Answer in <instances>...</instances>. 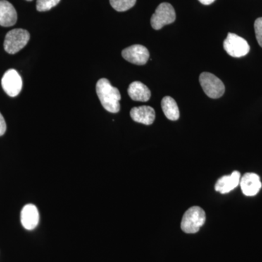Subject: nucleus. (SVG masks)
<instances>
[{"mask_svg": "<svg viewBox=\"0 0 262 262\" xmlns=\"http://www.w3.org/2000/svg\"><path fill=\"white\" fill-rule=\"evenodd\" d=\"M130 117L134 121L149 125L154 122L155 112L154 108L149 106L134 107L130 110Z\"/></svg>", "mask_w": 262, "mask_h": 262, "instance_id": "obj_13", "label": "nucleus"}, {"mask_svg": "<svg viewBox=\"0 0 262 262\" xmlns=\"http://www.w3.org/2000/svg\"><path fill=\"white\" fill-rule=\"evenodd\" d=\"M7 125L4 117L0 113V136L4 135L6 132Z\"/></svg>", "mask_w": 262, "mask_h": 262, "instance_id": "obj_19", "label": "nucleus"}, {"mask_svg": "<svg viewBox=\"0 0 262 262\" xmlns=\"http://www.w3.org/2000/svg\"><path fill=\"white\" fill-rule=\"evenodd\" d=\"M199 80L202 89L208 97L219 98L225 94V84L213 74L203 72L200 75Z\"/></svg>", "mask_w": 262, "mask_h": 262, "instance_id": "obj_4", "label": "nucleus"}, {"mask_svg": "<svg viewBox=\"0 0 262 262\" xmlns=\"http://www.w3.org/2000/svg\"><path fill=\"white\" fill-rule=\"evenodd\" d=\"M112 7L118 12H125L135 5L136 0H110Z\"/></svg>", "mask_w": 262, "mask_h": 262, "instance_id": "obj_16", "label": "nucleus"}, {"mask_svg": "<svg viewBox=\"0 0 262 262\" xmlns=\"http://www.w3.org/2000/svg\"><path fill=\"white\" fill-rule=\"evenodd\" d=\"M20 222L27 230L35 229L39 222V213L37 207L33 204L26 205L20 213Z\"/></svg>", "mask_w": 262, "mask_h": 262, "instance_id": "obj_10", "label": "nucleus"}, {"mask_svg": "<svg viewBox=\"0 0 262 262\" xmlns=\"http://www.w3.org/2000/svg\"><path fill=\"white\" fill-rule=\"evenodd\" d=\"M122 56L126 61L136 65H144L149 58L147 48L141 45H134L122 51Z\"/></svg>", "mask_w": 262, "mask_h": 262, "instance_id": "obj_8", "label": "nucleus"}, {"mask_svg": "<svg viewBox=\"0 0 262 262\" xmlns=\"http://www.w3.org/2000/svg\"><path fill=\"white\" fill-rule=\"evenodd\" d=\"M175 20L176 12L173 7L169 3H161L151 16V27L155 30H160L165 26L173 23Z\"/></svg>", "mask_w": 262, "mask_h": 262, "instance_id": "obj_5", "label": "nucleus"}, {"mask_svg": "<svg viewBox=\"0 0 262 262\" xmlns=\"http://www.w3.org/2000/svg\"><path fill=\"white\" fill-rule=\"evenodd\" d=\"M96 93L103 107L111 113H119L121 95L117 88L113 87L106 78L99 80L96 84Z\"/></svg>", "mask_w": 262, "mask_h": 262, "instance_id": "obj_1", "label": "nucleus"}, {"mask_svg": "<svg viewBox=\"0 0 262 262\" xmlns=\"http://www.w3.org/2000/svg\"><path fill=\"white\" fill-rule=\"evenodd\" d=\"M18 19L13 5L7 0H0V26L10 27L15 25Z\"/></svg>", "mask_w": 262, "mask_h": 262, "instance_id": "obj_11", "label": "nucleus"}, {"mask_svg": "<svg viewBox=\"0 0 262 262\" xmlns=\"http://www.w3.org/2000/svg\"><path fill=\"white\" fill-rule=\"evenodd\" d=\"M215 0H199L200 3L201 4L205 5H209L212 4V3H214Z\"/></svg>", "mask_w": 262, "mask_h": 262, "instance_id": "obj_20", "label": "nucleus"}, {"mask_svg": "<svg viewBox=\"0 0 262 262\" xmlns=\"http://www.w3.org/2000/svg\"><path fill=\"white\" fill-rule=\"evenodd\" d=\"M254 29L258 45L262 48V18H258L255 20Z\"/></svg>", "mask_w": 262, "mask_h": 262, "instance_id": "obj_18", "label": "nucleus"}, {"mask_svg": "<svg viewBox=\"0 0 262 262\" xmlns=\"http://www.w3.org/2000/svg\"><path fill=\"white\" fill-rule=\"evenodd\" d=\"M224 49L232 57L241 58L246 56L250 51V46L247 41L233 33H229L224 41Z\"/></svg>", "mask_w": 262, "mask_h": 262, "instance_id": "obj_6", "label": "nucleus"}, {"mask_svg": "<svg viewBox=\"0 0 262 262\" xmlns=\"http://www.w3.org/2000/svg\"><path fill=\"white\" fill-rule=\"evenodd\" d=\"M206 222V213L201 207L189 208L183 216L181 227L184 232L194 234L200 230Z\"/></svg>", "mask_w": 262, "mask_h": 262, "instance_id": "obj_2", "label": "nucleus"}, {"mask_svg": "<svg viewBox=\"0 0 262 262\" xmlns=\"http://www.w3.org/2000/svg\"><path fill=\"white\" fill-rule=\"evenodd\" d=\"M30 39L28 31L15 29L6 34L4 41L5 51L9 54H15L23 49Z\"/></svg>", "mask_w": 262, "mask_h": 262, "instance_id": "obj_3", "label": "nucleus"}, {"mask_svg": "<svg viewBox=\"0 0 262 262\" xmlns=\"http://www.w3.org/2000/svg\"><path fill=\"white\" fill-rule=\"evenodd\" d=\"M2 86L8 96L10 97H15L21 91L23 81L18 72L11 69L7 71L3 75Z\"/></svg>", "mask_w": 262, "mask_h": 262, "instance_id": "obj_7", "label": "nucleus"}, {"mask_svg": "<svg viewBox=\"0 0 262 262\" xmlns=\"http://www.w3.org/2000/svg\"><path fill=\"white\" fill-rule=\"evenodd\" d=\"M162 108L165 117L172 121H177L180 117L178 105L175 100L170 96H165L162 100Z\"/></svg>", "mask_w": 262, "mask_h": 262, "instance_id": "obj_15", "label": "nucleus"}, {"mask_svg": "<svg viewBox=\"0 0 262 262\" xmlns=\"http://www.w3.org/2000/svg\"><path fill=\"white\" fill-rule=\"evenodd\" d=\"M239 185L245 195L251 196L258 194L262 184L257 174L247 173L241 179Z\"/></svg>", "mask_w": 262, "mask_h": 262, "instance_id": "obj_9", "label": "nucleus"}, {"mask_svg": "<svg viewBox=\"0 0 262 262\" xmlns=\"http://www.w3.org/2000/svg\"><path fill=\"white\" fill-rule=\"evenodd\" d=\"M27 1L30 2V1H32V0H27Z\"/></svg>", "mask_w": 262, "mask_h": 262, "instance_id": "obj_21", "label": "nucleus"}, {"mask_svg": "<svg viewBox=\"0 0 262 262\" xmlns=\"http://www.w3.org/2000/svg\"><path fill=\"white\" fill-rule=\"evenodd\" d=\"M241 179V173L237 170L231 175L224 176L217 181L215 185V191L222 194H227L239 185Z\"/></svg>", "mask_w": 262, "mask_h": 262, "instance_id": "obj_12", "label": "nucleus"}, {"mask_svg": "<svg viewBox=\"0 0 262 262\" xmlns=\"http://www.w3.org/2000/svg\"><path fill=\"white\" fill-rule=\"evenodd\" d=\"M61 0H37V10L39 12L48 11L56 7Z\"/></svg>", "mask_w": 262, "mask_h": 262, "instance_id": "obj_17", "label": "nucleus"}, {"mask_svg": "<svg viewBox=\"0 0 262 262\" xmlns=\"http://www.w3.org/2000/svg\"><path fill=\"white\" fill-rule=\"evenodd\" d=\"M127 93L131 99L141 102L149 101L151 97V91L147 86L139 81H136L130 84Z\"/></svg>", "mask_w": 262, "mask_h": 262, "instance_id": "obj_14", "label": "nucleus"}]
</instances>
